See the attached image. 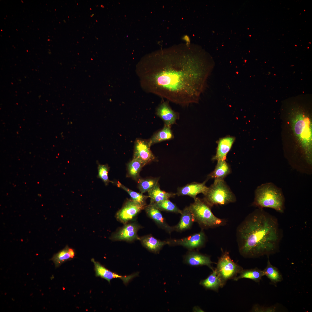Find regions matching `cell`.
<instances>
[{"label":"cell","instance_id":"f1b7e54d","mask_svg":"<svg viewBox=\"0 0 312 312\" xmlns=\"http://www.w3.org/2000/svg\"><path fill=\"white\" fill-rule=\"evenodd\" d=\"M144 165L137 159L133 158V159L128 164V170L129 176L133 178L136 179L138 177L140 172Z\"/></svg>","mask_w":312,"mask_h":312},{"label":"cell","instance_id":"ac0fdd59","mask_svg":"<svg viewBox=\"0 0 312 312\" xmlns=\"http://www.w3.org/2000/svg\"><path fill=\"white\" fill-rule=\"evenodd\" d=\"M181 216L178 224L173 226L174 231L182 232L189 229L194 222L192 214L189 207H185L182 211Z\"/></svg>","mask_w":312,"mask_h":312},{"label":"cell","instance_id":"5b68a950","mask_svg":"<svg viewBox=\"0 0 312 312\" xmlns=\"http://www.w3.org/2000/svg\"><path fill=\"white\" fill-rule=\"evenodd\" d=\"M189 206L194 222L202 229L213 228L225 225L227 221L219 218L212 213L211 207L203 199L196 197Z\"/></svg>","mask_w":312,"mask_h":312},{"label":"cell","instance_id":"5bb4252c","mask_svg":"<svg viewBox=\"0 0 312 312\" xmlns=\"http://www.w3.org/2000/svg\"><path fill=\"white\" fill-rule=\"evenodd\" d=\"M206 181L202 183L193 182L187 184L185 185L179 187L176 194L178 196H188L194 199L200 193H202L204 195L207 192L209 187L205 185Z\"/></svg>","mask_w":312,"mask_h":312},{"label":"cell","instance_id":"2e32d148","mask_svg":"<svg viewBox=\"0 0 312 312\" xmlns=\"http://www.w3.org/2000/svg\"><path fill=\"white\" fill-rule=\"evenodd\" d=\"M184 261L186 263L191 266L206 265L213 271L214 270L211 265L213 263L211 261L210 258L197 252H189L185 256Z\"/></svg>","mask_w":312,"mask_h":312},{"label":"cell","instance_id":"52a82bcc","mask_svg":"<svg viewBox=\"0 0 312 312\" xmlns=\"http://www.w3.org/2000/svg\"><path fill=\"white\" fill-rule=\"evenodd\" d=\"M243 269L231 259L228 252L225 251L223 253L219 258L215 269L221 281L222 287L228 280L234 279Z\"/></svg>","mask_w":312,"mask_h":312},{"label":"cell","instance_id":"4316f807","mask_svg":"<svg viewBox=\"0 0 312 312\" xmlns=\"http://www.w3.org/2000/svg\"><path fill=\"white\" fill-rule=\"evenodd\" d=\"M152 205H155L160 211L179 213L181 214L182 213V210L179 209L175 204L169 199L166 200Z\"/></svg>","mask_w":312,"mask_h":312},{"label":"cell","instance_id":"7402d4cb","mask_svg":"<svg viewBox=\"0 0 312 312\" xmlns=\"http://www.w3.org/2000/svg\"><path fill=\"white\" fill-rule=\"evenodd\" d=\"M263 271L264 276H266L270 280L271 284L274 285H276L283 279L282 274L276 267L271 264L269 258L266 266Z\"/></svg>","mask_w":312,"mask_h":312},{"label":"cell","instance_id":"8fae6325","mask_svg":"<svg viewBox=\"0 0 312 312\" xmlns=\"http://www.w3.org/2000/svg\"><path fill=\"white\" fill-rule=\"evenodd\" d=\"M91 261L94 265L96 276L105 279L109 283L112 279L118 278L122 280L125 284L127 285L132 278L138 274V273H135L127 276L119 275L107 269L99 262L95 261L94 259H92Z\"/></svg>","mask_w":312,"mask_h":312},{"label":"cell","instance_id":"3957f363","mask_svg":"<svg viewBox=\"0 0 312 312\" xmlns=\"http://www.w3.org/2000/svg\"><path fill=\"white\" fill-rule=\"evenodd\" d=\"M292 129L307 166L312 169V120L308 112L300 107L292 108L289 115Z\"/></svg>","mask_w":312,"mask_h":312},{"label":"cell","instance_id":"44dd1931","mask_svg":"<svg viewBox=\"0 0 312 312\" xmlns=\"http://www.w3.org/2000/svg\"><path fill=\"white\" fill-rule=\"evenodd\" d=\"M148 196L151 198L150 204H153L169 199L174 197L176 194L168 192L161 190L159 184L148 192Z\"/></svg>","mask_w":312,"mask_h":312},{"label":"cell","instance_id":"7c38bea8","mask_svg":"<svg viewBox=\"0 0 312 312\" xmlns=\"http://www.w3.org/2000/svg\"><path fill=\"white\" fill-rule=\"evenodd\" d=\"M140 226L135 223H131L125 225L123 227L113 233L110 239L114 241H132L140 239L137 232Z\"/></svg>","mask_w":312,"mask_h":312},{"label":"cell","instance_id":"8992f818","mask_svg":"<svg viewBox=\"0 0 312 312\" xmlns=\"http://www.w3.org/2000/svg\"><path fill=\"white\" fill-rule=\"evenodd\" d=\"M203 199L211 207L214 205H225L233 203L235 197L224 179H215Z\"/></svg>","mask_w":312,"mask_h":312},{"label":"cell","instance_id":"ffe728a7","mask_svg":"<svg viewBox=\"0 0 312 312\" xmlns=\"http://www.w3.org/2000/svg\"><path fill=\"white\" fill-rule=\"evenodd\" d=\"M75 255V250L67 245L63 249L55 254L51 259L55 267H58L65 262L73 259Z\"/></svg>","mask_w":312,"mask_h":312},{"label":"cell","instance_id":"e0dca14e","mask_svg":"<svg viewBox=\"0 0 312 312\" xmlns=\"http://www.w3.org/2000/svg\"><path fill=\"white\" fill-rule=\"evenodd\" d=\"M235 138L232 137H226L221 139L218 143L216 153L212 159L225 160L227 154L231 149Z\"/></svg>","mask_w":312,"mask_h":312},{"label":"cell","instance_id":"f546056e","mask_svg":"<svg viewBox=\"0 0 312 312\" xmlns=\"http://www.w3.org/2000/svg\"><path fill=\"white\" fill-rule=\"evenodd\" d=\"M157 178L140 179L138 181V187L142 193L148 192L158 184Z\"/></svg>","mask_w":312,"mask_h":312},{"label":"cell","instance_id":"484cf974","mask_svg":"<svg viewBox=\"0 0 312 312\" xmlns=\"http://www.w3.org/2000/svg\"><path fill=\"white\" fill-rule=\"evenodd\" d=\"M173 138L170 127L165 125L163 128L154 134L149 141L151 146L163 141L171 140Z\"/></svg>","mask_w":312,"mask_h":312},{"label":"cell","instance_id":"4fadbf2b","mask_svg":"<svg viewBox=\"0 0 312 312\" xmlns=\"http://www.w3.org/2000/svg\"><path fill=\"white\" fill-rule=\"evenodd\" d=\"M167 101L162 103L157 107L156 113L164 122L165 125L170 127L175 123L179 118L178 113L173 110Z\"/></svg>","mask_w":312,"mask_h":312},{"label":"cell","instance_id":"83f0119b","mask_svg":"<svg viewBox=\"0 0 312 312\" xmlns=\"http://www.w3.org/2000/svg\"><path fill=\"white\" fill-rule=\"evenodd\" d=\"M118 187H120L127 192L131 197L132 200L144 206H146V200L149 196L144 195L140 193L133 191L127 187L120 182H118L117 184Z\"/></svg>","mask_w":312,"mask_h":312},{"label":"cell","instance_id":"30bf717a","mask_svg":"<svg viewBox=\"0 0 312 312\" xmlns=\"http://www.w3.org/2000/svg\"><path fill=\"white\" fill-rule=\"evenodd\" d=\"M149 141L138 139L135 142L133 158L140 161L144 166L154 161L155 157L150 149Z\"/></svg>","mask_w":312,"mask_h":312},{"label":"cell","instance_id":"ba28073f","mask_svg":"<svg viewBox=\"0 0 312 312\" xmlns=\"http://www.w3.org/2000/svg\"><path fill=\"white\" fill-rule=\"evenodd\" d=\"M206 236L202 230L198 233L179 239L168 240L170 245L182 246L190 250L200 248L203 246L206 241Z\"/></svg>","mask_w":312,"mask_h":312},{"label":"cell","instance_id":"277c9868","mask_svg":"<svg viewBox=\"0 0 312 312\" xmlns=\"http://www.w3.org/2000/svg\"><path fill=\"white\" fill-rule=\"evenodd\" d=\"M285 202L281 189L272 182H268L257 187L252 205L259 208H270L283 213L285 209Z\"/></svg>","mask_w":312,"mask_h":312},{"label":"cell","instance_id":"d6986e66","mask_svg":"<svg viewBox=\"0 0 312 312\" xmlns=\"http://www.w3.org/2000/svg\"><path fill=\"white\" fill-rule=\"evenodd\" d=\"M140 239L144 246L150 251L154 253L159 252L164 245L169 244L168 241H161L150 235L144 236Z\"/></svg>","mask_w":312,"mask_h":312},{"label":"cell","instance_id":"4dcf8cb0","mask_svg":"<svg viewBox=\"0 0 312 312\" xmlns=\"http://www.w3.org/2000/svg\"><path fill=\"white\" fill-rule=\"evenodd\" d=\"M98 170V177L101 179L106 185H107L110 182L108 176L109 168L108 165L99 164Z\"/></svg>","mask_w":312,"mask_h":312},{"label":"cell","instance_id":"9c48e42d","mask_svg":"<svg viewBox=\"0 0 312 312\" xmlns=\"http://www.w3.org/2000/svg\"><path fill=\"white\" fill-rule=\"evenodd\" d=\"M146 206L142 205L133 200L127 201L122 207L116 214V218L124 224L132 219Z\"/></svg>","mask_w":312,"mask_h":312},{"label":"cell","instance_id":"7a4b0ae2","mask_svg":"<svg viewBox=\"0 0 312 312\" xmlns=\"http://www.w3.org/2000/svg\"><path fill=\"white\" fill-rule=\"evenodd\" d=\"M239 251L246 258H256L277 252L282 235L276 218L263 209L255 210L237 227Z\"/></svg>","mask_w":312,"mask_h":312},{"label":"cell","instance_id":"cb8c5ba5","mask_svg":"<svg viewBox=\"0 0 312 312\" xmlns=\"http://www.w3.org/2000/svg\"><path fill=\"white\" fill-rule=\"evenodd\" d=\"M239 274L238 276L234 279V281H237L240 279L245 278L259 283L264 276L263 271L257 268L249 269H243Z\"/></svg>","mask_w":312,"mask_h":312},{"label":"cell","instance_id":"6da1fadb","mask_svg":"<svg viewBox=\"0 0 312 312\" xmlns=\"http://www.w3.org/2000/svg\"><path fill=\"white\" fill-rule=\"evenodd\" d=\"M187 57L137 70L143 89L182 106L198 103L210 70Z\"/></svg>","mask_w":312,"mask_h":312},{"label":"cell","instance_id":"603a6c76","mask_svg":"<svg viewBox=\"0 0 312 312\" xmlns=\"http://www.w3.org/2000/svg\"><path fill=\"white\" fill-rule=\"evenodd\" d=\"M214 170L209 174V178L224 179L231 172V169L225 160H219Z\"/></svg>","mask_w":312,"mask_h":312},{"label":"cell","instance_id":"9a60e30c","mask_svg":"<svg viewBox=\"0 0 312 312\" xmlns=\"http://www.w3.org/2000/svg\"><path fill=\"white\" fill-rule=\"evenodd\" d=\"M145 209L148 216L154 220L159 227L170 234L174 231L173 227L170 226L167 223L160 210L155 205L150 204L146 206Z\"/></svg>","mask_w":312,"mask_h":312},{"label":"cell","instance_id":"d4e9b609","mask_svg":"<svg viewBox=\"0 0 312 312\" xmlns=\"http://www.w3.org/2000/svg\"><path fill=\"white\" fill-rule=\"evenodd\" d=\"M213 271L207 278L201 280L200 284L206 289L217 291L220 287H222L221 283L216 270Z\"/></svg>","mask_w":312,"mask_h":312}]
</instances>
